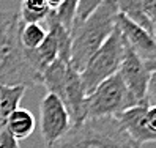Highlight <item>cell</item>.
I'll use <instances>...</instances> for the list:
<instances>
[{"label":"cell","mask_w":156,"mask_h":148,"mask_svg":"<svg viewBox=\"0 0 156 148\" xmlns=\"http://www.w3.org/2000/svg\"><path fill=\"white\" fill-rule=\"evenodd\" d=\"M145 123L150 131L156 134V106H148L145 112Z\"/></svg>","instance_id":"cell-22"},{"label":"cell","mask_w":156,"mask_h":148,"mask_svg":"<svg viewBox=\"0 0 156 148\" xmlns=\"http://www.w3.org/2000/svg\"><path fill=\"white\" fill-rule=\"evenodd\" d=\"M115 27L120 30L126 44L139 55L144 62H150L156 58V41L153 40L151 33L144 30L142 27L134 24L123 14L117 16Z\"/></svg>","instance_id":"cell-8"},{"label":"cell","mask_w":156,"mask_h":148,"mask_svg":"<svg viewBox=\"0 0 156 148\" xmlns=\"http://www.w3.org/2000/svg\"><path fill=\"white\" fill-rule=\"evenodd\" d=\"M147 107H148L147 103L145 104H137L131 109H128L120 117H117L118 122H120L122 126L125 128V131L140 146L144 143H148V142H156V134L153 131H150L147 123H145Z\"/></svg>","instance_id":"cell-10"},{"label":"cell","mask_w":156,"mask_h":148,"mask_svg":"<svg viewBox=\"0 0 156 148\" xmlns=\"http://www.w3.org/2000/svg\"><path fill=\"white\" fill-rule=\"evenodd\" d=\"M69 68V63L57 58L52 65H49L41 74V85L46 87L48 93L55 95L62 103L65 96V82H66V72Z\"/></svg>","instance_id":"cell-12"},{"label":"cell","mask_w":156,"mask_h":148,"mask_svg":"<svg viewBox=\"0 0 156 148\" xmlns=\"http://www.w3.org/2000/svg\"><path fill=\"white\" fill-rule=\"evenodd\" d=\"M5 126L14 136L16 140H24L33 134L36 128V120L30 110L19 107L5 120Z\"/></svg>","instance_id":"cell-13"},{"label":"cell","mask_w":156,"mask_h":148,"mask_svg":"<svg viewBox=\"0 0 156 148\" xmlns=\"http://www.w3.org/2000/svg\"><path fill=\"white\" fill-rule=\"evenodd\" d=\"M145 103L148 106H156V71L150 72L147 93H145Z\"/></svg>","instance_id":"cell-20"},{"label":"cell","mask_w":156,"mask_h":148,"mask_svg":"<svg viewBox=\"0 0 156 148\" xmlns=\"http://www.w3.org/2000/svg\"><path fill=\"white\" fill-rule=\"evenodd\" d=\"M118 11L111 0H104L85 21L74 22L71 32L69 66L80 72L93 54L115 29Z\"/></svg>","instance_id":"cell-2"},{"label":"cell","mask_w":156,"mask_h":148,"mask_svg":"<svg viewBox=\"0 0 156 148\" xmlns=\"http://www.w3.org/2000/svg\"><path fill=\"white\" fill-rule=\"evenodd\" d=\"M49 11L48 0H22L17 10L22 24H43Z\"/></svg>","instance_id":"cell-16"},{"label":"cell","mask_w":156,"mask_h":148,"mask_svg":"<svg viewBox=\"0 0 156 148\" xmlns=\"http://www.w3.org/2000/svg\"><path fill=\"white\" fill-rule=\"evenodd\" d=\"M25 91L27 87L22 85H0V117L3 122L19 109Z\"/></svg>","instance_id":"cell-15"},{"label":"cell","mask_w":156,"mask_h":148,"mask_svg":"<svg viewBox=\"0 0 156 148\" xmlns=\"http://www.w3.org/2000/svg\"><path fill=\"white\" fill-rule=\"evenodd\" d=\"M24 52H25V58L29 60L32 68L38 74H43L49 65H52L58 58V44H57L55 35L48 30V36H46V40L38 49L24 51Z\"/></svg>","instance_id":"cell-11"},{"label":"cell","mask_w":156,"mask_h":148,"mask_svg":"<svg viewBox=\"0 0 156 148\" xmlns=\"http://www.w3.org/2000/svg\"><path fill=\"white\" fill-rule=\"evenodd\" d=\"M62 3H63V0H48V5L51 10H57Z\"/></svg>","instance_id":"cell-23"},{"label":"cell","mask_w":156,"mask_h":148,"mask_svg":"<svg viewBox=\"0 0 156 148\" xmlns=\"http://www.w3.org/2000/svg\"><path fill=\"white\" fill-rule=\"evenodd\" d=\"M46 148H142L125 131L118 118H87Z\"/></svg>","instance_id":"cell-3"},{"label":"cell","mask_w":156,"mask_h":148,"mask_svg":"<svg viewBox=\"0 0 156 148\" xmlns=\"http://www.w3.org/2000/svg\"><path fill=\"white\" fill-rule=\"evenodd\" d=\"M21 17L16 10L0 11V85H41L38 74L25 58L21 46Z\"/></svg>","instance_id":"cell-1"},{"label":"cell","mask_w":156,"mask_h":148,"mask_svg":"<svg viewBox=\"0 0 156 148\" xmlns=\"http://www.w3.org/2000/svg\"><path fill=\"white\" fill-rule=\"evenodd\" d=\"M103 2H104V0H79L77 14H76V22L85 21L87 17L93 13Z\"/></svg>","instance_id":"cell-19"},{"label":"cell","mask_w":156,"mask_h":148,"mask_svg":"<svg viewBox=\"0 0 156 148\" xmlns=\"http://www.w3.org/2000/svg\"><path fill=\"white\" fill-rule=\"evenodd\" d=\"M115 5L118 14H123L129 21L151 33V25L144 14V0H111Z\"/></svg>","instance_id":"cell-14"},{"label":"cell","mask_w":156,"mask_h":148,"mask_svg":"<svg viewBox=\"0 0 156 148\" xmlns=\"http://www.w3.org/2000/svg\"><path fill=\"white\" fill-rule=\"evenodd\" d=\"M145 66H147V69H148L150 72L151 71H156V58L154 60H150V62H145Z\"/></svg>","instance_id":"cell-24"},{"label":"cell","mask_w":156,"mask_h":148,"mask_svg":"<svg viewBox=\"0 0 156 148\" xmlns=\"http://www.w3.org/2000/svg\"><path fill=\"white\" fill-rule=\"evenodd\" d=\"M48 36V29L43 24H22L19 40L24 51H35L43 44Z\"/></svg>","instance_id":"cell-17"},{"label":"cell","mask_w":156,"mask_h":148,"mask_svg":"<svg viewBox=\"0 0 156 148\" xmlns=\"http://www.w3.org/2000/svg\"><path fill=\"white\" fill-rule=\"evenodd\" d=\"M5 126V122H3V120H2V117H0V129H2Z\"/></svg>","instance_id":"cell-25"},{"label":"cell","mask_w":156,"mask_h":148,"mask_svg":"<svg viewBox=\"0 0 156 148\" xmlns=\"http://www.w3.org/2000/svg\"><path fill=\"white\" fill-rule=\"evenodd\" d=\"M85 91L82 87L80 76L76 69L71 66L66 72V82H65V96H63V104H65L71 125H77L84 122V101H85Z\"/></svg>","instance_id":"cell-9"},{"label":"cell","mask_w":156,"mask_h":148,"mask_svg":"<svg viewBox=\"0 0 156 148\" xmlns=\"http://www.w3.org/2000/svg\"><path fill=\"white\" fill-rule=\"evenodd\" d=\"M71 128V118L65 104L55 96L48 93L40 104V131L46 145H52Z\"/></svg>","instance_id":"cell-6"},{"label":"cell","mask_w":156,"mask_h":148,"mask_svg":"<svg viewBox=\"0 0 156 148\" xmlns=\"http://www.w3.org/2000/svg\"><path fill=\"white\" fill-rule=\"evenodd\" d=\"M139 103L133 98L118 72L106 79L85 96L84 118H117Z\"/></svg>","instance_id":"cell-4"},{"label":"cell","mask_w":156,"mask_h":148,"mask_svg":"<svg viewBox=\"0 0 156 148\" xmlns=\"http://www.w3.org/2000/svg\"><path fill=\"white\" fill-rule=\"evenodd\" d=\"M125 52V41L120 30L114 29V32L109 35V38L104 44L93 54V57L88 60L85 68L79 72L82 87L85 95L91 93L101 82H104L111 76L118 72L120 63Z\"/></svg>","instance_id":"cell-5"},{"label":"cell","mask_w":156,"mask_h":148,"mask_svg":"<svg viewBox=\"0 0 156 148\" xmlns=\"http://www.w3.org/2000/svg\"><path fill=\"white\" fill-rule=\"evenodd\" d=\"M118 76L122 77L128 91L133 95V98L137 103L145 104V93H147V85H148L150 71L147 69L145 62L126 44V41H125L123 58L120 63V68H118Z\"/></svg>","instance_id":"cell-7"},{"label":"cell","mask_w":156,"mask_h":148,"mask_svg":"<svg viewBox=\"0 0 156 148\" xmlns=\"http://www.w3.org/2000/svg\"><path fill=\"white\" fill-rule=\"evenodd\" d=\"M0 148H21L19 140H16L14 136L6 129V126L0 129Z\"/></svg>","instance_id":"cell-21"},{"label":"cell","mask_w":156,"mask_h":148,"mask_svg":"<svg viewBox=\"0 0 156 148\" xmlns=\"http://www.w3.org/2000/svg\"><path fill=\"white\" fill-rule=\"evenodd\" d=\"M77 5H79V0H63V3L57 10H52L55 13L58 22L63 25V29L68 30L69 33L73 32V27H74V22H76Z\"/></svg>","instance_id":"cell-18"}]
</instances>
